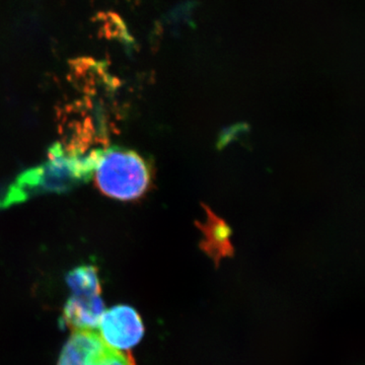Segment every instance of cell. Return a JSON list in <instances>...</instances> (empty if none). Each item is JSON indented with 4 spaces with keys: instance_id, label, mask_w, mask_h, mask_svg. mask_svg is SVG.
Wrapping results in <instances>:
<instances>
[{
    "instance_id": "cell-6",
    "label": "cell",
    "mask_w": 365,
    "mask_h": 365,
    "mask_svg": "<svg viewBox=\"0 0 365 365\" xmlns=\"http://www.w3.org/2000/svg\"><path fill=\"white\" fill-rule=\"evenodd\" d=\"M202 206L206 211V222H196L203 235L201 250L218 266L223 259L234 256L235 249L230 242L232 230L225 220L216 215L208 206L205 204Z\"/></svg>"
},
{
    "instance_id": "cell-7",
    "label": "cell",
    "mask_w": 365,
    "mask_h": 365,
    "mask_svg": "<svg viewBox=\"0 0 365 365\" xmlns=\"http://www.w3.org/2000/svg\"><path fill=\"white\" fill-rule=\"evenodd\" d=\"M66 283L72 294H101L100 277L98 268L81 265L72 269L66 275Z\"/></svg>"
},
{
    "instance_id": "cell-4",
    "label": "cell",
    "mask_w": 365,
    "mask_h": 365,
    "mask_svg": "<svg viewBox=\"0 0 365 365\" xmlns=\"http://www.w3.org/2000/svg\"><path fill=\"white\" fill-rule=\"evenodd\" d=\"M98 327L106 344L120 351L135 347L145 333L140 314L126 304L105 311Z\"/></svg>"
},
{
    "instance_id": "cell-1",
    "label": "cell",
    "mask_w": 365,
    "mask_h": 365,
    "mask_svg": "<svg viewBox=\"0 0 365 365\" xmlns=\"http://www.w3.org/2000/svg\"><path fill=\"white\" fill-rule=\"evenodd\" d=\"M103 153L101 150L79 153L55 144L49 148L46 162L26 170L16 179L0 201V206L21 203L39 194L71 191L91 179Z\"/></svg>"
},
{
    "instance_id": "cell-3",
    "label": "cell",
    "mask_w": 365,
    "mask_h": 365,
    "mask_svg": "<svg viewBox=\"0 0 365 365\" xmlns=\"http://www.w3.org/2000/svg\"><path fill=\"white\" fill-rule=\"evenodd\" d=\"M57 365H135V361L130 352L110 347L93 331H78L67 340Z\"/></svg>"
},
{
    "instance_id": "cell-2",
    "label": "cell",
    "mask_w": 365,
    "mask_h": 365,
    "mask_svg": "<svg viewBox=\"0 0 365 365\" xmlns=\"http://www.w3.org/2000/svg\"><path fill=\"white\" fill-rule=\"evenodd\" d=\"M97 184L105 195L120 201H133L148 192L151 170L135 151L112 148L103 153L97 168Z\"/></svg>"
},
{
    "instance_id": "cell-5",
    "label": "cell",
    "mask_w": 365,
    "mask_h": 365,
    "mask_svg": "<svg viewBox=\"0 0 365 365\" xmlns=\"http://www.w3.org/2000/svg\"><path fill=\"white\" fill-rule=\"evenodd\" d=\"M105 313L101 294H71L62 312V322L74 332L93 331Z\"/></svg>"
}]
</instances>
